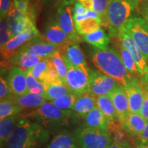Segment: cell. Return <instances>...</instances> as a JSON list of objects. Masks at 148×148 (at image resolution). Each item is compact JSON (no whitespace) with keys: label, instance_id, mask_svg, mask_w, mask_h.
Wrapping results in <instances>:
<instances>
[{"label":"cell","instance_id":"1","mask_svg":"<svg viewBox=\"0 0 148 148\" xmlns=\"http://www.w3.org/2000/svg\"><path fill=\"white\" fill-rule=\"evenodd\" d=\"M49 138L45 127L33 120L21 118L3 148H40Z\"/></svg>","mask_w":148,"mask_h":148},{"label":"cell","instance_id":"2","mask_svg":"<svg viewBox=\"0 0 148 148\" xmlns=\"http://www.w3.org/2000/svg\"><path fill=\"white\" fill-rule=\"evenodd\" d=\"M21 117L33 120L46 129H60L77 123L80 116L73 110L58 108L49 101L31 112L21 114Z\"/></svg>","mask_w":148,"mask_h":148},{"label":"cell","instance_id":"3","mask_svg":"<svg viewBox=\"0 0 148 148\" xmlns=\"http://www.w3.org/2000/svg\"><path fill=\"white\" fill-rule=\"evenodd\" d=\"M92 62L101 73L115 79L123 87L127 84L133 75L127 71L118 51L108 46L94 47L90 52Z\"/></svg>","mask_w":148,"mask_h":148},{"label":"cell","instance_id":"4","mask_svg":"<svg viewBox=\"0 0 148 148\" xmlns=\"http://www.w3.org/2000/svg\"><path fill=\"white\" fill-rule=\"evenodd\" d=\"M139 5V0H108L107 29L110 37H116Z\"/></svg>","mask_w":148,"mask_h":148},{"label":"cell","instance_id":"5","mask_svg":"<svg viewBox=\"0 0 148 148\" xmlns=\"http://www.w3.org/2000/svg\"><path fill=\"white\" fill-rule=\"evenodd\" d=\"M79 148H108L112 143L108 131L88 127L82 123L73 133Z\"/></svg>","mask_w":148,"mask_h":148},{"label":"cell","instance_id":"6","mask_svg":"<svg viewBox=\"0 0 148 148\" xmlns=\"http://www.w3.org/2000/svg\"><path fill=\"white\" fill-rule=\"evenodd\" d=\"M132 37L148 63V24L142 17L133 16L120 29Z\"/></svg>","mask_w":148,"mask_h":148},{"label":"cell","instance_id":"7","mask_svg":"<svg viewBox=\"0 0 148 148\" xmlns=\"http://www.w3.org/2000/svg\"><path fill=\"white\" fill-rule=\"evenodd\" d=\"M64 60L67 66V73L64 84L70 91L77 95L90 93V69L77 67L72 65L67 60Z\"/></svg>","mask_w":148,"mask_h":148},{"label":"cell","instance_id":"8","mask_svg":"<svg viewBox=\"0 0 148 148\" xmlns=\"http://www.w3.org/2000/svg\"><path fill=\"white\" fill-rule=\"evenodd\" d=\"M75 1L62 0L58 8L57 21L62 30L72 42H79L82 39L77 32L73 21V8Z\"/></svg>","mask_w":148,"mask_h":148},{"label":"cell","instance_id":"9","mask_svg":"<svg viewBox=\"0 0 148 148\" xmlns=\"http://www.w3.org/2000/svg\"><path fill=\"white\" fill-rule=\"evenodd\" d=\"M116 38L128 50L134 59L140 75V82H148V63L142 51L135 43L132 37L123 31L120 30Z\"/></svg>","mask_w":148,"mask_h":148},{"label":"cell","instance_id":"10","mask_svg":"<svg viewBox=\"0 0 148 148\" xmlns=\"http://www.w3.org/2000/svg\"><path fill=\"white\" fill-rule=\"evenodd\" d=\"M6 19L12 38L21 32L27 30L32 29L34 31H38L35 24V21L29 18L27 14L18 10L12 4V3L6 16Z\"/></svg>","mask_w":148,"mask_h":148},{"label":"cell","instance_id":"11","mask_svg":"<svg viewBox=\"0 0 148 148\" xmlns=\"http://www.w3.org/2000/svg\"><path fill=\"white\" fill-rule=\"evenodd\" d=\"M90 93L95 97L109 95L111 92L120 84L115 79L106 74L90 69Z\"/></svg>","mask_w":148,"mask_h":148},{"label":"cell","instance_id":"12","mask_svg":"<svg viewBox=\"0 0 148 148\" xmlns=\"http://www.w3.org/2000/svg\"><path fill=\"white\" fill-rule=\"evenodd\" d=\"M21 49L38 56L42 59L51 58L56 52L60 50L58 45L51 43L40 35L29 40Z\"/></svg>","mask_w":148,"mask_h":148},{"label":"cell","instance_id":"13","mask_svg":"<svg viewBox=\"0 0 148 148\" xmlns=\"http://www.w3.org/2000/svg\"><path fill=\"white\" fill-rule=\"evenodd\" d=\"M129 103L130 112L140 113L144 100V92L138 77L133 76L123 87Z\"/></svg>","mask_w":148,"mask_h":148},{"label":"cell","instance_id":"14","mask_svg":"<svg viewBox=\"0 0 148 148\" xmlns=\"http://www.w3.org/2000/svg\"><path fill=\"white\" fill-rule=\"evenodd\" d=\"M39 35L38 31H34L32 29L21 32L11 38L3 47H1V56L4 60L8 62L11 57L15 54L27 42Z\"/></svg>","mask_w":148,"mask_h":148},{"label":"cell","instance_id":"15","mask_svg":"<svg viewBox=\"0 0 148 148\" xmlns=\"http://www.w3.org/2000/svg\"><path fill=\"white\" fill-rule=\"evenodd\" d=\"M73 21L77 32L82 36L95 32L101 25L99 16L95 11L89 9L83 15L73 16Z\"/></svg>","mask_w":148,"mask_h":148},{"label":"cell","instance_id":"16","mask_svg":"<svg viewBox=\"0 0 148 148\" xmlns=\"http://www.w3.org/2000/svg\"><path fill=\"white\" fill-rule=\"evenodd\" d=\"M7 82L14 97H21L28 93L26 73L17 66H14L11 69Z\"/></svg>","mask_w":148,"mask_h":148},{"label":"cell","instance_id":"17","mask_svg":"<svg viewBox=\"0 0 148 148\" xmlns=\"http://www.w3.org/2000/svg\"><path fill=\"white\" fill-rule=\"evenodd\" d=\"M64 60L77 67L89 69L86 58L77 42L69 41L60 48Z\"/></svg>","mask_w":148,"mask_h":148},{"label":"cell","instance_id":"18","mask_svg":"<svg viewBox=\"0 0 148 148\" xmlns=\"http://www.w3.org/2000/svg\"><path fill=\"white\" fill-rule=\"evenodd\" d=\"M44 35L46 39L60 48L71 41L61 28L56 18H51L47 22L44 29Z\"/></svg>","mask_w":148,"mask_h":148},{"label":"cell","instance_id":"19","mask_svg":"<svg viewBox=\"0 0 148 148\" xmlns=\"http://www.w3.org/2000/svg\"><path fill=\"white\" fill-rule=\"evenodd\" d=\"M109 96L115 108L119 121H122L130 113L129 103L124 88L121 84H119Z\"/></svg>","mask_w":148,"mask_h":148},{"label":"cell","instance_id":"20","mask_svg":"<svg viewBox=\"0 0 148 148\" xmlns=\"http://www.w3.org/2000/svg\"><path fill=\"white\" fill-rule=\"evenodd\" d=\"M120 123L129 136L134 140L135 137L140 134L145 128L147 121L140 113L130 112L126 117Z\"/></svg>","mask_w":148,"mask_h":148},{"label":"cell","instance_id":"21","mask_svg":"<svg viewBox=\"0 0 148 148\" xmlns=\"http://www.w3.org/2000/svg\"><path fill=\"white\" fill-rule=\"evenodd\" d=\"M42 58L28 51L20 49L15 54L11 57L9 62L14 66L27 72L36 66Z\"/></svg>","mask_w":148,"mask_h":148},{"label":"cell","instance_id":"22","mask_svg":"<svg viewBox=\"0 0 148 148\" xmlns=\"http://www.w3.org/2000/svg\"><path fill=\"white\" fill-rule=\"evenodd\" d=\"M108 132L110 134L112 142L128 148H133L132 138L129 136L119 121L108 123Z\"/></svg>","mask_w":148,"mask_h":148},{"label":"cell","instance_id":"23","mask_svg":"<svg viewBox=\"0 0 148 148\" xmlns=\"http://www.w3.org/2000/svg\"><path fill=\"white\" fill-rule=\"evenodd\" d=\"M97 106V97L91 93H85L78 96L71 110L84 118L90 110Z\"/></svg>","mask_w":148,"mask_h":148},{"label":"cell","instance_id":"24","mask_svg":"<svg viewBox=\"0 0 148 148\" xmlns=\"http://www.w3.org/2000/svg\"><path fill=\"white\" fill-rule=\"evenodd\" d=\"M43 84L45 86V90L42 93V96L47 101L55 100L71 92L62 81Z\"/></svg>","mask_w":148,"mask_h":148},{"label":"cell","instance_id":"25","mask_svg":"<svg viewBox=\"0 0 148 148\" xmlns=\"http://www.w3.org/2000/svg\"><path fill=\"white\" fill-rule=\"evenodd\" d=\"M83 119H84L83 123L86 126L108 131V121L97 106L90 110Z\"/></svg>","mask_w":148,"mask_h":148},{"label":"cell","instance_id":"26","mask_svg":"<svg viewBox=\"0 0 148 148\" xmlns=\"http://www.w3.org/2000/svg\"><path fill=\"white\" fill-rule=\"evenodd\" d=\"M113 39H114V43H115L116 48L117 49L116 50L118 51L120 56H121L122 62H123L127 71L133 76L138 77L139 79L140 75L139 73H138L137 66H136V63H135L134 59L131 56L130 53L129 52L128 50L124 46L122 45L121 42H120V40L116 37L113 38Z\"/></svg>","mask_w":148,"mask_h":148},{"label":"cell","instance_id":"27","mask_svg":"<svg viewBox=\"0 0 148 148\" xmlns=\"http://www.w3.org/2000/svg\"><path fill=\"white\" fill-rule=\"evenodd\" d=\"M21 114H14L0 121V144L1 148L4 147L5 143L12 134L17 122L21 119Z\"/></svg>","mask_w":148,"mask_h":148},{"label":"cell","instance_id":"28","mask_svg":"<svg viewBox=\"0 0 148 148\" xmlns=\"http://www.w3.org/2000/svg\"><path fill=\"white\" fill-rule=\"evenodd\" d=\"M97 106L106 118L108 123L119 121L115 108L109 95L97 97Z\"/></svg>","mask_w":148,"mask_h":148},{"label":"cell","instance_id":"29","mask_svg":"<svg viewBox=\"0 0 148 148\" xmlns=\"http://www.w3.org/2000/svg\"><path fill=\"white\" fill-rule=\"evenodd\" d=\"M14 101L21 108L23 109H34L41 106L46 102V99L42 95H38L28 92L21 97H15Z\"/></svg>","mask_w":148,"mask_h":148},{"label":"cell","instance_id":"30","mask_svg":"<svg viewBox=\"0 0 148 148\" xmlns=\"http://www.w3.org/2000/svg\"><path fill=\"white\" fill-rule=\"evenodd\" d=\"M82 39L94 47L103 48L108 46L110 36H108L103 29L99 28L95 32L83 35Z\"/></svg>","mask_w":148,"mask_h":148},{"label":"cell","instance_id":"31","mask_svg":"<svg viewBox=\"0 0 148 148\" xmlns=\"http://www.w3.org/2000/svg\"><path fill=\"white\" fill-rule=\"evenodd\" d=\"M46 148H79L73 134L62 132L53 136Z\"/></svg>","mask_w":148,"mask_h":148},{"label":"cell","instance_id":"32","mask_svg":"<svg viewBox=\"0 0 148 148\" xmlns=\"http://www.w3.org/2000/svg\"><path fill=\"white\" fill-rule=\"evenodd\" d=\"M23 109L16 103L14 99H5L0 102V120L8 116L21 113Z\"/></svg>","mask_w":148,"mask_h":148},{"label":"cell","instance_id":"33","mask_svg":"<svg viewBox=\"0 0 148 148\" xmlns=\"http://www.w3.org/2000/svg\"><path fill=\"white\" fill-rule=\"evenodd\" d=\"M51 62L49 58H44L34 66V67L29 69V71L32 74L36 79L40 82H45L49 70L51 66Z\"/></svg>","mask_w":148,"mask_h":148},{"label":"cell","instance_id":"34","mask_svg":"<svg viewBox=\"0 0 148 148\" xmlns=\"http://www.w3.org/2000/svg\"><path fill=\"white\" fill-rule=\"evenodd\" d=\"M49 59L53 66H54L55 69L56 70L61 80L65 83L66 73H67V66L60 50L56 52Z\"/></svg>","mask_w":148,"mask_h":148},{"label":"cell","instance_id":"35","mask_svg":"<svg viewBox=\"0 0 148 148\" xmlns=\"http://www.w3.org/2000/svg\"><path fill=\"white\" fill-rule=\"evenodd\" d=\"M93 11L97 13L101 20V25L108 28V0H92Z\"/></svg>","mask_w":148,"mask_h":148},{"label":"cell","instance_id":"36","mask_svg":"<svg viewBox=\"0 0 148 148\" xmlns=\"http://www.w3.org/2000/svg\"><path fill=\"white\" fill-rule=\"evenodd\" d=\"M78 96L79 95H75L73 92H71V93L62 96L58 99L51 101V102L58 108L63 109V110H71L72 107H73L74 103L75 102Z\"/></svg>","mask_w":148,"mask_h":148},{"label":"cell","instance_id":"37","mask_svg":"<svg viewBox=\"0 0 148 148\" xmlns=\"http://www.w3.org/2000/svg\"><path fill=\"white\" fill-rule=\"evenodd\" d=\"M25 73H26L27 86L28 92L38 94V95H42L44 90H45V86H44L43 83L39 82L38 79L35 78L29 71H27Z\"/></svg>","mask_w":148,"mask_h":148},{"label":"cell","instance_id":"38","mask_svg":"<svg viewBox=\"0 0 148 148\" xmlns=\"http://www.w3.org/2000/svg\"><path fill=\"white\" fill-rule=\"evenodd\" d=\"M12 4L29 18L35 21V11L31 6L29 0H12Z\"/></svg>","mask_w":148,"mask_h":148},{"label":"cell","instance_id":"39","mask_svg":"<svg viewBox=\"0 0 148 148\" xmlns=\"http://www.w3.org/2000/svg\"><path fill=\"white\" fill-rule=\"evenodd\" d=\"M12 38L6 17L0 22V47H2Z\"/></svg>","mask_w":148,"mask_h":148},{"label":"cell","instance_id":"40","mask_svg":"<svg viewBox=\"0 0 148 148\" xmlns=\"http://www.w3.org/2000/svg\"><path fill=\"white\" fill-rule=\"evenodd\" d=\"M15 97L11 92L9 88L8 82L1 76L0 78V99L1 100L12 99Z\"/></svg>","mask_w":148,"mask_h":148},{"label":"cell","instance_id":"41","mask_svg":"<svg viewBox=\"0 0 148 148\" xmlns=\"http://www.w3.org/2000/svg\"><path fill=\"white\" fill-rule=\"evenodd\" d=\"M12 0H0V15L1 20L3 19L7 16L10 10L11 5H12Z\"/></svg>","mask_w":148,"mask_h":148},{"label":"cell","instance_id":"42","mask_svg":"<svg viewBox=\"0 0 148 148\" xmlns=\"http://www.w3.org/2000/svg\"><path fill=\"white\" fill-rule=\"evenodd\" d=\"M143 89L144 92V100L140 114L145 119V121H148V90L144 89V88Z\"/></svg>","mask_w":148,"mask_h":148},{"label":"cell","instance_id":"43","mask_svg":"<svg viewBox=\"0 0 148 148\" xmlns=\"http://www.w3.org/2000/svg\"><path fill=\"white\" fill-rule=\"evenodd\" d=\"M88 9L82 5V3L77 1H75L73 8V16L83 15L87 12Z\"/></svg>","mask_w":148,"mask_h":148},{"label":"cell","instance_id":"44","mask_svg":"<svg viewBox=\"0 0 148 148\" xmlns=\"http://www.w3.org/2000/svg\"><path fill=\"white\" fill-rule=\"evenodd\" d=\"M139 10L143 18L148 24V0H142L139 5Z\"/></svg>","mask_w":148,"mask_h":148},{"label":"cell","instance_id":"45","mask_svg":"<svg viewBox=\"0 0 148 148\" xmlns=\"http://www.w3.org/2000/svg\"><path fill=\"white\" fill-rule=\"evenodd\" d=\"M136 143L137 142H147L148 141V121H147L146 125L143 130L142 131L140 134L136 136L134 138Z\"/></svg>","mask_w":148,"mask_h":148},{"label":"cell","instance_id":"46","mask_svg":"<svg viewBox=\"0 0 148 148\" xmlns=\"http://www.w3.org/2000/svg\"><path fill=\"white\" fill-rule=\"evenodd\" d=\"M77 1L80 2L82 5H84L86 8L89 9V10H93V3H92V0H77Z\"/></svg>","mask_w":148,"mask_h":148},{"label":"cell","instance_id":"47","mask_svg":"<svg viewBox=\"0 0 148 148\" xmlns=\"http://www.w3.org/2000/svg\"><path fill=\"white\" fill-rule=\"evenodd\" d=\"M133 148H148V141L147 142H137L135 144Z\"/></svg>","mask_w":148,"mask_h":148},{"label":"cell","instance_id":"48","mask_svg":"<svg viewBox=\"0 0 148 148\" xmlns=\"http://www.w3.org/2000/svg\"><path fill=\"white\" fill-rule=\"evenodd\" d=\"M108 148H128V147H124V146H122L121 145H119V144L114 143L112 142V143L110 144V145L109 146Z\"/></svg>","mask_w":148,"mask_h":148},{"label":"cell","instance_id":"49","mask_svg":"<svg viewBox=\"0 0 148 148\" xmlns=\"http://www.w3.org/2000/svg\"><path fill=\"white\" fill-rule=\"evenodd\" d=\"M140 84H141L142 88H144V89L148 90V82H140Z\"/></svg>","mask_w":148,"mask_h":148},{"label":"cell","instance_id":"50","mask_svg":"<svg viewBox=\"0 0 148 148\" xmlns=\"http://www.w3.org/2000/svg\"><path fill=\"white\" fill-rule=\"evenodd\" d=\"M56 1H58H58H60V2H61V1H62V0H56Z\"/></svg>","mask_w":148,"mask_h":148}]
</instances>
